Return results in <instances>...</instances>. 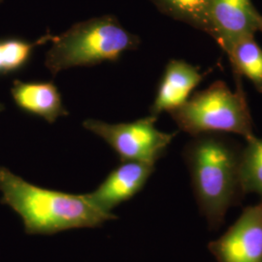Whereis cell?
<instances>
[{
    "label": "cell",
    "mask_w": 262,
    "mask_h": 262,
    "mask_svg": "<svg viewBox=\"0 0 262 262\" xmlns=\"http://www.w3.org/2000/svg\"><path fill=\"white\" fill-rule=\"evenodd\" d=\"M242 149L222 133H205L193 136L183 150L199 210L213 229L225 223L228 209L244 194L240 183Z\"/></svg>",
    "instance_id": "1"
},
{
    "label": "cell",
    "mask_w": 262,
    "mask_h": 262,
    "mask_svg": "<svg viewBox=\"0 0 262 262\" xmlns=\"http://www.w3.org/2000/svg\"><path fill=\"white\" fill-rule=\"evenodd\" d=\"M0 202L21 217L30 235H51L75 228L99 227L115 220L86 194H71L38 187L6 167H0Z\"/></svg>",
    "instance_id": "2"
},
{
    "label": "cell",
    "mask_w": 262,
    "mask_h": 262,
    "mask_svg": "<svg viewBox=\"0 0 262 262\" xmlns=\"http://www.w3.org/2000/svg\"><path fill=\"white\" fill-rule=\"evenodd\" d=\"M45 66L52 75L73 67L117 62L127 51L140 46L139 36L122 27L114 15H104L77 23L52 37Z\"/></svg>",
    "instance_id": "3"
},
{
    "label": "cell",
    "mask_w": 262,
    "mask_h": 262,
    "mask_svg": "<svg viewBox=\"0 0 262 262\" xmlns=\"http://www.w3.org/2000/svg\"><path fill=\"white\" fill-rule=\"evenodd\" d=\"M180 130L196 136L205 133H233L246 140L253 137V119L241 84L232 92L216 81L196 92L177 109L169 112Z\"/></svg>",
    "instance_id": "4"
},
{
    "label": "cell",
    "mask_w": 262,
    "mask_h": 262,
    "mask_svg": "<svg viewBox=\"0 0 262 262\" xmlns=\"http://www.w3.org/2000/svg\"><path fill=\"white\" fill-rule=\"evenodd\" d=\"M157 120L148 116L134 122L108 123L88 119L83 122V126L102 138L119 156L121 162L137 161L155 165L177 134L158 129Z\"/></svg>",
    "instance_id": "5"
},
{
    "label": "cell",
    "mask_w": 262,
    "mask_h": 262,
    "mask_svg": "<svg viewBox=\"0 0 262 262\" xmlns=\"http://www.w3.org/2000/svg\"><path fill=\"white\" fill-rule=\"evenodd\" d=\"M217 262H262V200L243 213L208 246Z\"/></svg>",
    "instance_id": "6"
},
{
    "label": "cell",
    "mask_w": 262,
    "mask_h": 262,
    "mask_svg": "<svg viewBox=\"0 0 262 262\" xmlns=\"http://www.w3.org/2000/svg\"><path fill=\"white\" fill-rule=\"evenodd\" d=\"M210 18L212 37L228 54L237 42L254 37L261 15L252 0H211Z\"/></svg>",
    "instance_id": "7"
},
{
    "label": "cell",
    "mask_w": 262,
    "mask_h": 262,
    "mask_svg": "<svg viewBox=\"0 0 262 262\" xmlns=\"http://www.w3.org/2000/svg\"><path fill=\"white\" fill-rule=\"evenodd\" d=\"M154 171L152 164L123 161L110 172L96 189L86 195L97 208L113 214L116 207L140 192Z\"/></svg>",
    "instance_id": "8"
},
{
    "label": "cell",
    "mask_w": 262,
    "mask_h": 262,
    "mask_svg": "<svg viewBox=\"0 0 262 262\" xmlns=\"http://www.w3.org/2000/svg\"><path fill=\"white\" fill-rule=\"evenodd\" d=\"M204 75L196 66L182 59H171L160 79L150 116L159 118L163 112H171L185 103Z\"/></svg>",
    "instance_id": "9"
},
{
    "label": "cell",
    "mask_w": 262,
    "mask_h": 262,
    "mask_svg": "<svg viewBox=\"0 0 262 262\" xmlns=\"http://www.w3.org/2000/svg\"><path fill=\"white\" fill-rule=\"evenodd\" d=\"M14 102L21 111L54 123L60 117L68 116L57 86L50 82H24L15 80L11 88Z\"/></svg>",
    "instance_id": "10"
},
{
    "label": "cell",
    "mask_w": 262,
    "mask_h": 262,
    "mask_svg": "<svg viewBox=\"0 0 262 262\" xmlns=\"http://www.w3.org/2000/svg\"><path fill=\"white\" fill-rule=\"evenodd\" d=\"M160 13L183 21L212 37L211 0H150Z\"/></svg>",
    "instance_id": "11"
},
{
    "label": "cell",
    "mask_w": 262,
    "mask_h": 262,
    "mask_svg": "<svg viewBox=\"0 0 262 262\" xmlns=\"http://www.w3.org/2000/svg\"><path fill=\"white\" fill-rule=\"evenodd\" d=\"M227 56L234 75L247 77L256 91L262 94V48L254 37L237 42Z\"/></svg>",
    "instance_id": "12"
},
{
    "label": "cell",
    "mask_w": 262,
    "mask_h": 262,
    "mask_svg": "<svg viewBox=\"0 0 262 262\" xmlns=\"http://www.w3.org/2000/svg\"><path fill=\"white\" fill-rule=\"evenodd\" d=\"M53 35L47 33L35 42L21 38L0 39V76L18 72L28 66L33 51L52 40Z\"/></svg>",
    "instance_id": "13"
},
{
    "label": "cell",
    "mask_w": 262,
    "mask_h": 262,
    "mask_svg": "<svg viewBox=\"0 0 262 262\" xmlns=\"http://www.w3.org/2000/svg\"><path fill=\"white\" fill-rule=\"evenodd\" d=\"M240 161V183L244 194L256 193L262 198V138L253 135L246 140Z\"/></svg>",
    "instance_id": "14"
},
{
    "label": "cell",
    "mask_w": 262,
    "mask_h": 262,
    "mask_svg": "<svg viewBox=\"0 0 262 262\" xmlns=\"http://www.w3.org/2000/svg\"><path fill=\"white\" fill-rule=\"evenodd\" d=\"M4 110H5V106H4V104L0 102V113L2 112V111H4Z\"/></svg>",
    "instance_id": "15"
},
{
    "label": "cell",
    "mask_w": 262,
    "mask_h": 262,
    "mask_svg": "<svg viewBox=\"0 0 262 262\" xmlns=\"http://www.w3.org/2000/svg\"><path fill=\"white\" fill-rule=\"evenodd\" d=\"M258 31H261L262 32V16L261 19H260V26H259V30Z\"/></svg>",
    "instance_id": "16"
},
{
    "label": "cell",
    "mask_w": 262,
    "mask_h": 262,
    "mask_svg": "<svg viewBox=\"0 0 262 262\" xmlns=\"http://www.w3.org/2000/svg\"><path fill=\"white\" fill-rule=\"evenodd\" d=\"M2 1H3V0H0V3H1V2H2Z\"/></svg>",
    "instance_id": "17"
}]
</instances>
